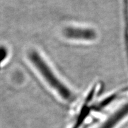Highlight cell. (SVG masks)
<instances>
[{
  "label": "cell",
  "instance_id": "5",
  "mask_svg": "<svg viewBox=\"0 0 128 128\" xmlns=\"http://www.w3.org/2000/svg\"><path fill=\"white\" fill-rule=\"evenodd\" d=\"M8 55L7 49L3 46H0V64L6 59Z\"/></svg>",
  "mask_w": 128,
  "mask_h": 128
},
{
  "label": "cell",
  "instance_id": "2",
  "mask_svg": "<svg viewBox=\"0 0 128 128\" xmlns=\"http://www.w3.org/2000/svg\"><path fill=\"white\" fill-rule=\"evenodd\" d=\"M64 34L68 39L78 40L92 41L97 38V33L94 30L76 27L65 28L64 30Z\"/></svg>",
  "mask_w": 128,
  "mask_h": 128
},
{
  "label": "cell",
  "instance_id": "4",
  "mask_svg": "<svg viewBox=\"0 0 128 128\" xmlns=\"http://www.w3.org/2000/svg\"><path fill=\"white\" fill-rule=\"evenodd\" d=\"M90 112V108H88L87 106L85 105L83 108L81 110V113L79 117L78 118L77 120H76V123L72 127V128H79L81 126V124L83 123V122L84 121V120L86 119V118H87V116L88 114Z\"/></svg>",
  "mask_w": 128,
  "mask_h": 128
},
{
  "label": "cell",
  "instance_id": "3",
  "mask_svg": "<svg viewBox=\"0 0 128 128\" xmlns=\"http://www.w3.org/2000/svg\"><path fill=\"white\" fill-rule=\"evenodd\" d=\"M128 116V102L122 106L98 128H114Z\"/></svg>",
  "mask_w": 128,
  "mask_h": 128
},
{
  "label": "cell",
  "instance_id": "1",
  "mask_svg": "<svg viewBox=\"0 0 128 128\" xmlns=\"http://www.w3.org/2000/svg\"><path fill=\"white\" fill-rule=\"evenodd\" d=\"M28 58L46 82L55 90L60 97L65 100H71L72 99V93L70 89L57 77L39 53L35 50L30 51L28 54Z\"/></svg>",
  "mask_w": 128,
  "mask_h": 128
}]
</instances>
